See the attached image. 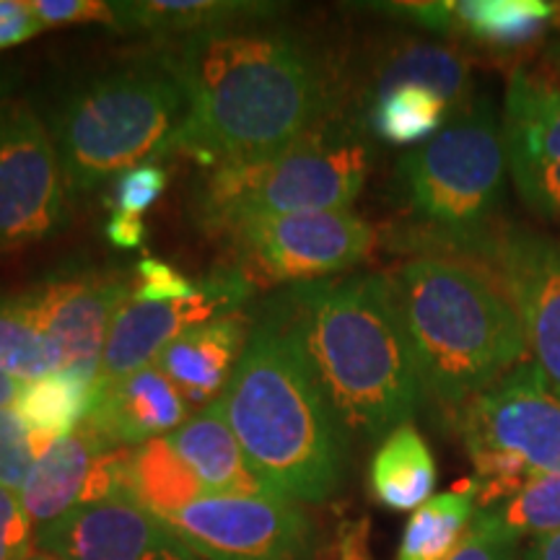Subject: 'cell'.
Wrapping results in <instances>:
<instances>
[{
	"label": "cell",
	"instance_id": "2e32d148",
	"mask_svg": "<svg viewBox=\"0 0 560 560\" xmlns=\"http://www.w3.org/2000/svg\"><path fill=\"white\" fill-rule=\"evenodd\" d=\"M130 296V280L79 276L50 280L21 299L47 338L60 348L62 369L100 376L112 322Z\"/></svg>",
	"mask_w": 560,
	"mask_h": 560
},
{
	"label": "cell",
	"instance_id": "f546056e",
	"mask_svg": "<svg viewBox=\"0 0 560 560\" xmlns=\"http://www.w3.org/2000/svg\"><path fill=\"white\" fill-rule=\"evenodd\" d=\"M486 511L516 537L560 532V472H535L509 501Z\"/></svg>",
	"mask_w": 560,
	"mask_h": 560
},
{
	"label": "cell",
	"instance_id": "ab89813d",
	"mask_svg": "<svg viewBox=\"0 0 560 560\" xmlns=\"http://www.w3.org/2000/svg\"><path fill=\"white\" fill-rule=\"evenodd\" d=\"M522 560H560V532L535 537L524 550Z\"/></svg>",
	"mask_w": 560,
	"mask_h": 560
},
{
	"label": "cell",
	"instance_id": "7a4b0ae2",
	"mask_svg": "<svg viewBox=\"0 0 560 560\" xmlns=\"http://www.w3.org/2000/svg\"><path fill=\"white\" fill-rule=\"evenodd\" d=\"M346 436L387 439L410 423L425 389L387 276L299 283L272 304Z\"/></svg>",
	"mask_w": 560,
	"mask_h": 560
},
{
	"label": "cell",
	"instance_id": "603a6c76",
	"mask_svg": "<svg viewBox=\"0 0 560 560\" xmlns=\"http://www.w3.org/2000/svg\"><path fill=\"white\" fill-rule=\"evenodd\" d=\"M100 389V376L70 369H60L50 376L21 384L16 410L32 433L37 454L58 439L81 429V423L94 408Z\"/></svg>",
	"mask_w": 560,
	"mask_h": 560
},
{
	"label": "cell",
	"instance_id": "d6986e66",
	"mask_svg": "<svg viewBox=\"0 0 560 560\" xmlns=\"http://www.w3.org/2000/svg\"><path fill=\"white\" fill-rule=\"evenodd\" d=\"M249 340L247 319L240 314L215 317L182 332L153 361L177 384L185 400L200 408L226 387Z\"/></svg>",
	"mask_w": 560,
	"mask_h": 560
},
{
	"label": "cell",
	"instance_id": "836d02e7",
	"mask_svg": "<svg viewBox=\"0 0 560 560\" xmlns=\"http://www.w3.org/2000/svg\"><path fill=\"white\" fill-rule=\"evenodd\" d=\"M37 529L19 493L0 488V560H30Z\"/></svg>",
	"mask_w": 560,
	"mask_h": 560
},
{
	"label": "cell",
	"instance_id": "83f0119b",
	"mask_svg": "<svg viewBox=\"0 0 560 560\" xmlns=\"http://www.w3.org/2000/svg\"><path fill=\"white\" fill-rule=\"evenodd\" d=\"M452 107L423 86H395L366 102V122L376 138L395 145L425 143L452 120Z\"/></svg>",
	"mask_w": 560,
	"mask_h": 560
},
{
	"label": "cell",
	"instance_id": "e575fe53",
	"mask_svg": "<svg viewBox=\"0 0 560 560\" xmlns=\"http://www.w3.org/2000/svg\"><path fill=\"white\" fill-rule=\"evenodd\" d=\"M138 289L132 291V299L138 301H179L198 293V283L174 270L170 262L153 260V257L138 262Z\"/></svg>",
	"mask_w": 560,
	"mask_h": 560
},
{
	"label": "cell",
	"instance_id": "8fae6325",
	"mask_svg": "<svg viewBox=\"0 0 560 560\" xmlns=\"http://www.w3.org/2000/svg\"><path fill=\"white\" fill-rule=\"evenodd\" d=\"M457 431L470 457L511 454L532 472H560V395L532 361L459 408Z\"/></svg>",
	"mask_w": 560,
	"mask_h": 560
},
{
	"label": "cell",
	"instance_id": "d590c367",
	"mask_svg": "<svg viewBox=\"0 0 560 560\" xmlns=\"http://www.w3.org/2000/svg\"><path fill=\"white\" fill-rule=\"evenodd\" d=\"M32 5L45 30L62 24H86V21L115 26L112 3H102V0H32Z\"/></svg>",
	"mask_w": 560,
	"mask_h": 560
},
{
	"label": "cell",
	"instance_id": "cb8c5ba5",
	"mask_svg": "<svg viewBox=\"0 0 560 560\" xmlns=\"http://www.w3.org/2000/svg\"><path fill=\"white\" fill-rule=\"evenodd\" d=\"M369 488L384 509L416 511L436 488V459L412 423L395 429L374 452L369 467Z\"/></svg>",
	"mask_w": 560,
	"mask_h": 560
},
{
	"label": "cell",
	"instance_id": "7402d4cb",
	"mask_svg": "<svg viewBox=\"0 0 560 560\" xmlns=\"http://www.w3.org/2000/svg\"><path fill=\"white\" fill-rule=\"evenodd\" d=\"M560 5L548 0H450L452 37L488 50H520L558 24Z\"/></svg>",
	"mask_w": 560,
	"mask_h": 560
},
{
	"label": "cell",
	"instance_id": "60d3db41",
	"mask_svg": "<svg viewBox=\"0 0 560 560\" xmlns=\"http://www.w3.org/2000/svg\"><path fill=\"white\" fill-rule=\"evenodd\" d=\"M19 392H21V382L13 380L11 374H5L3 369H0V408H9L19 400Z\"/></svg>",
	"mask_w": 560,
	"mask_h": 560
},
{
	"label": "cell",
	"instance_id": "6da1fadb",
	"mask_svg": "<svg viewBox=\"0 0 560 560\" xmlns=\"http://www.w3.org/2000/svg\"><path fill=\"white\" fill-rule=\"evenodd\" d=\"M187 100L177 151L213 164H249L325 125L335 89L304 42L268 30L185 37L164 58Z\"/></svg>",
	"mask_w": 560,
	"mask_h": 560
},
{
	"label": "cell",
	"instance_id": "9a60e30c",
	"mask_svg": "<svg viewBox=\"0 0 560 560\" xmlns=\"http://www.w3.org/2000/svg\"><path fill=\"white\" fill-rule=\"evenodd\" d=\"M34 548L60 560H202L170 524L132 499L73 509L39 527Z\"/></svg>",
	"mask_w": 560,
	"mask_h": 560
},
{
	"label": "cell",
	"instance_id": "f35d334b",
	"mask_svg": "<svg viewBox=\"0 0 560 560\" xmlns=\"http://www.w3.org/2000/svg\"><path fill=\"white\" fill-rule=\"evenodd\" d=\"M104 231H107V240L120 249H136L145 240L143 219H136V215L112 213V219Z\"/></svg>",
	"mask_w": 560,
	"mask_h": 560
},
{
	"label": "cell",
	"instance_id": "e0dca14e",
	"mask_svg": "<svg viewBox=\"0 0 560 560\" xmlns=\"http://www.w3.org/2000/svg\"><path fill=\"white\" fill-rule=\"evenodd\" d=\"M190 402L177 384L156 363L125 376L120 382H102L100 395L83 420V429L94 431L117 450H136L145 441L174 433L187 423Z\"/></svg>",
	"mask_w": 560,
	"mask_h": 560
},
{
	"label": "cell",
	"instance_id": "ba28073f",
	"mask_svg": "<svg viewBox=\"0 0 560 560\" xmlns=\"http://www.w3.org/2000/svg\"><path fill=\"white\" fill-rule=\"evenodd\" d=\"M202 560H314L317 524L276 495H202L166 516Z\"/></svg>",
	"mask_w": 560,
	"mask_h": 560
},
{
	"label": "cell",
	"instance_id": "ac0fdd59",
	"mask_svg": "<svg viewBox=\"0 0 560 560\" xmlns=\"http://www.w3.org/2000/svg\"><path fill=\"white\" fill-rule=\"evenodd\" d=\"M501 128L509 164H560V66L511 70Z\"/></svg>",
	"mask_w": 560,
	"mask_h": 560
},
{
	"label": "cell",
	"instance_id": "44dd1931",
	"mask_svg": "<svg viewBox=\"0 0 560 560\" xmlns=\"http://www.w3.org/2000/svg\"><path fill=\"white\" fill-rule=\"evenodd\" d=\"M423 86L450 104L454 115L470 104L472 66L459 50L433 42H400L384 50L371 70V96L395 86Z\"/></svg>",
	"mask_w": 560,
	"mask_h": 560
},
{
	"label": "cell",
	"instance_id": "4316f807",
	"mask_svg": "<svg viewBox=\"0 0 560 560\" xmlns=\"http://www.w3.org/2000/svg\"><path fill=\"white\" fill-rule=\"evenodd\" d=\"M478 514L472 482L433 495L405 524L397 560H446Z\"/></svg>",
	"mask_w": 560,
	"mask_h": 560
},
{
	"label": "cell",
	"instance_id": "52a82bcc",
	"mask_svg": "<svg viewBox=\"0 0 560 560\" xmlns=\"http://www.w3.org/2000/svg\"><path fill=\"white\" fill-rule=\"evenodd\" d=\"M506 145L493 104L472 100L436 136L397 164L402 200L420 223L446 240L482 244L503 198Z\"/></svg>",
	"mask_w": 560,
	"mask_h": 560
},
{
	"label": "cell",
	"instance_id": "4fadbf2b",
	"mask_svg": "<svg viewBox=\"0 0 560 560\" xmlns=\"http://www.w3.org/2000/svg\"><path fill=\"white\" fill-rule=\"evenodd\" d=\"M499 280L520 310L532 363L560 395V240L529 229H506L482 242Z\"/></svg>",
	"mask_w": 560,
	"mask_h": 560
},
{
	"label": "cell",
	"instance_id": "7bdbcfd3",
	"mask_svg": "<svg viewBox=\"0 0 560 560\" xmlns=\"http://www.w3.org/2000/svg\"><path fill=\"white\" fill-rule=\"evenodd\" d=\"M545 58H550L552 62H556V66H560V45H556V47H550V52L545 55Z\"/></svg>",
	"mask_w": 560,
	"mask_h": 560
},
{
	"label": "cell",
	"instance_id": "1f68e13d",
	"mask_svg": "<svg viewBox=\"0 0 560 560\" xmlns=\"http://www.w3.org/2000/svg\"><path fill=\"white\" fill-rule=\"evenodd\" d=\"M520 537L511 535L486 509H478L462 542L446 560H516Z\"/></svg>",
	"mask_w": 560,
	"mask_h": 560
},
{
	"label": "cell",
	"instance_id": "5b68a950",
	"mask_svg": "<svg viewBox=\"0 0 560 560\" xmlns=\"http://www.w3.org/2000/svg\"><path fill=\"white\" fill-rule=\"evenodd\" d=\"M187 100L164 68L115 70L75 91L55 125L68 190L86 192L177 151Z\"/></svg>",
	"mask_w": 560,
	"mask_h": 560
},
{
	"label": "cell",
	"instance_id": "74e56055",
	"mask_svg": "<svg viewBox=\"0 0 560 560\" xmlns=\"http://www.w3.org/2000/svg\"><path fill=\"white\" fill-rule=\"evenodd\" d=\"M314 560H374L369 548V522H342L332 542L319 550Z\"/></svg>",
	"mask_w": 560,
	"mask_h": 560
},
{
	"label": "cell",
	"instance_id": "4dcf8cb0",
	"mask_svg": "<svg viewBox=\"0 0 560 560\" xmlns=\"http://www.w3.org/2000/svg\"><path fill=\"white\" fill-rule=\"evenodd\" d=\"M37 457V446L19 410L0 408V488L21 493Z\"/></svg>",
	"mask_w": 560,
	"mask_h": 560
},
{
	"label": "cell",
	"instance_id": "7c38bea8",
	"mask_svg": "<svg viewBox=\"0 0 560 560\" xmlns=\"http://www.w3.org/2000/svg\"><path fill=\"white\" fill-rule=\"evenodd\" d=\"M252 296V280L242 268H219L198 280V293L179 301H138L117 312L102 355L100 380L120 382L151 366L159 353L182 332L234 314Z\"/></svg>",
	"mask_w": 560,
	"mask_h": 560
},
{
	"label": "cell",
	"instance_id": "ffe728a7",
	"mask_svg": "<svg viewBox=\"0 0 560 560\" xmlns=\"http://www.w3.org/2000/svg\"><path fill=\"white\" fill-rule=\"evenodd\" d=\"M166 439L200 480L206 495H268L252 472L219 397Z\"/></svg>",
	"mask_w": 560,
	"mask_h": 560
},
{
	"label": "cell",
	"instance_id": "8992f818",
	"mask_svg": "<svg viewBox=\"0 0 560 560\" xmlns=\"http://www.w3.org/2000/svg\"><path fill=\"white\" fill-rule=\"evenodd\" d=\"M371 151L346 128L322 125L285 151L249 164H223L202 182L198 213L229 231L252 219L350 210L366 185Z\"/></svg>",
	"mask_w": 560,
	"mask_h": 560
},
{
	"label": "cell",
	"instance_id": "3957f363",
	"mask_svg": "<svg viewBox=\"0 0 560 560\" xmlns=\"http://www.w3.org/2000/svg\"><path fill=\"white\" fill-rule=\"evenodd\" d=\"M219 402L265 493L293 503L338 493L348 436L304 353L276 322L249 332Z\"/></svg>",
	"mask_w": 560,
	"mask_h": 560
},
{
	"label": "cell",
	"instance_id": "5bb4252c",
	"mask_svg": "<svg viewBox=\"0 0 560 560\" xmlns=\"http://www.w3.org/2000/svg\"><path fill=\"white\" fill-rule=\"evenodd\" d=\"M128 454L83 425L47 446L19 493L34 529L89 503L130 499Z\"/></svg>",
	"mask_w": 560,
	"mask_h": 560
},
{
	"label": "cell",
	"instance_id": "d4e9b609",
	"mask_svg": "<svg viewBox=\"0 0 560 560\" xmlns=\"http://www.w3.org/2000/svg\"><path fill=\"white\" fill-rule=\"evenodd\" d=\"M115 30L149 34H206L231 30L244 21L265 19L272 13L268 3H240V0H140V3H112Z\"/></svg>",
	"mask_w": 560,
	"mask_h": 560
},
{
	"label": "cell",
	"instance_id": "f1b7e54d",
	"mask_svg": "<svg viewBox=\"0 0 560 560\" xmlns=\"http://www.w3.org/2000/svg\"><path fill=\"white\" fill-rule=\"evenodd\" d=\"M0 369L21 384L62 369V353L32 317L24 299L0 301Z\"/></svg>",
	"mask_w": 560,
	"mask_h": 560
},
{
	"label": "cell",
	"instance_id": "8d00e7d4",
	"mask_svg": "<svg viewBox=\"0 0 560 560\" xmlns=\"http://www.w3.org/2000/svg\"><path fill=\"white\" fill-rule=\"evenodd\" d=\"M45 32L34 13L32 0H0V50H9L21 42Z\"/></svg>",
	"mask_w": 560,
	"mask_h": 560
},
{
	"label": "cell",
	"instance_id": "277c9868",
	"mask_svg": "<svg viewBox=\"0 0 560 560\" xmlns=\"http://www.w3.org/2000/svg\"><path fill=\"white\" fill-rule=\"evenodd\" d=\"M425 397L465 408L529 359L520 310L499 278L450 257H416L389 272Z\"/></svg>",
	"mask_w": 560,
	"mask_h": 560
},
{
	"label": "cell",
	"instance_id": "484cf974",
	"mask_svg": "<svg viewBox=\"0 0 560 560\" xmlns=\"http://www.w3.org/2000/svg\"><path fill=\"white\" fill-rule=\"evenodd\" d=\"M130 499L159 520L190 506L206 495L187 462L174 452L170 439L161 436L136 446L128 454Z\"/></svg>",
	"mask_w": 560,
	"mask_h": 560
},
{
	"label": "cell",
	"instance_id": "d6a6232c",
	"mask_svg": "<svg viewBox=\"0 0 560 560\" xmlns=\"http://www.w3.org/2000/svg\"><path fill=\"white\" fill-rule=\"evenodd\" d=\"M166 190V172L159 164H140L117 177L112 190V213L140 215L149 210Z\"/></svg>",
	"mask_w": 560,
	"mask_h": 560
},
{
	"label": "cell",
	"instance_id": "b9f144b4",
	"mask_svg": "<svg viewBox=\"0 0 560 560\" xmlns=\"http://www.w3.org/2000/svg\"><path fill=\"white\" fill-rule=\"evenodd\" d=\"M30 560H60V558H55V556H50V552H42V550H34L32 556H30Z\"/></svg>",
	"mask_w": 560,
	"mask_h": 560
},
{
	"label": "cell",
	"instance_id": "9c48e42d",
	"mask_svg": "<svg viewBox=\"0 0 560 560\" xmlns=\"http://www.w3.org/2000/svg\"><path fill=\"white\" fill-rule=\"evenodd\" d=\"M255 272L280 283H314L361 265L376 244V231L353 210L252 219L229 231Z\"/></svg>",
	"mask_w": 560,
	"mask_h": 560
},
{
	"label": "cell",
	"instance_id": "30bf717a",
	"mask_svg": "<svg viewBox=\"0 0 560 560\" xmlns=\"http://www.w3.org/2000/svg\"><path fill=\"white\" fill-rule=\"evenodd\" d=\"M66 174L45 125L21 102L0 104V252L45 240L66 215Z\"/></svg>",
	"mask_w": 560,
	"mask_h": 560
}]
</instances>
